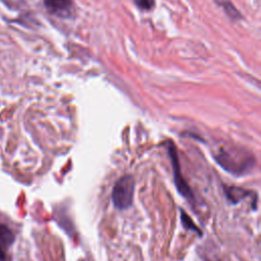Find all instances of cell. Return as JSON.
Segmentation results:
<instances>
[{
    "instance_id": "277c9868",
    "label": "cell",
    "mask_w": 261,
    "mask_h": 261,
    "mask_svg": "<svg viewBox=\"0 0 261 261\" xmlns=\"http://www.w3.org/2000/svg\"><path fill=\"white\" fill-rule=\"evenodd\" d=\"M47 11L61 18L72 17L74 5L72 0H43Z\"/></svg>"
},
{
    "instance_id": "3957f363",
    "label": "cell",
    "mask_w": 261,
    "mask_h": 261,
    "mask_svg": "<svg viewBox=\"0 0 261 261\" xmlns=\"http://www.w3.org/2000/svg\"><path fill=\"white\" fill-rule=\"evenodd\" d=\"M168 154L170 157L171 165H172V170H173V181L176 187L177 192L188 201H190L192 204L195 203V196L187 181L185 180L181 170H180V165L178 161V156L176 153V149L172 143L169 144L168 146Z\"/></svg>"
},
{
    "instance_id": "52a82bcc",
    "label": "cell",
    "mask_w": 261,
    "mask_h": 261,
    "mask_svg": "<svg viewBox=\"0 0 261 261\" xmlns=\"http://www.w3.org/2000/svg\"><path fill=\"white\" fill-rule=\"evenodd\" d=\"M179 211H180V222H181L182 226L185 227V229L192 230L194 232H197L199 236H202L201 229L194 223L193 219L185 212V210L180 208Z\"/></svg>"
},
{
    "instance_id": "8992f818",
    "label": "cell",
    "mask_w": 261,
    "mask_h": 261,
    "mask_svg": "<svg viewBox=\"0 0 261 261\" xmlns=\"http://www.w3.org/2000/svg\"><path fill=\"white\" fill-rule=\"evenodd\" d=\"M14 241V237L9 227L5 224H0V245L6 249Z\"/></svg>"
},
{
    "instance_id": "30bf717a",
    "label": "cell",
    "mask_w": 261,
    "mask_h": 261,
    "mask_svg": "<svg viewBox=\"0 0 261 261\" xmlns=\"http://www.w3.org/2000/svg\"><path fill=\"white\" fill-rule=\"evenodd\" d=\"M5 260V249L0 245V261Z\"/></svg>"
},
{
    "instance_id": "ba28073f",
    "label": "cell",
    "mask_w": 261,
    "mask_h": 261,
    "mask_svg": "<svg viewBox=\"0 0 261 261\" xmlns=\"http://www.w3.org/2000/svg\"><path fill=\"white\" fill-rule=\"evenodd\" d=\"M223 4V7H224V10L226 11V13L231 17V18H237V16L239 15V11L232 6V4L230 2H225V3H222Z\"/></svg>"
},
{
    "instance_id": "5b68a950",
    "label": "cell",
    "mask_w": 261,
    "mask_h": 261,
    "mask_svg": "<svg viewBox=\"0 0 261 261\" xmlns=\"http://www.w3.org/2000/svg\"><path fill=\"white\" fill-rule=\"evenodd\" d=\"M223 190L227 200L233 204L241 202L243 199H245L250 194H252L251 191H248L239 187H224Z\"/></svg>"
},
{
    "instance_id": "7a4b0ae2",
    "label": "cell",
    "mask_w": 261,
    "mask_h": 261,
    "mask_svg": "<svg viewBox=\"0 0 261 261\" xmlns=\"http://www.w3.org/2000/svg\"><path fill=\"white\" fill-rule=\"evenodd\" d=\"M135 194V179L133 175L121 176L113 186L111 200L113 206L118 210H125L133 205Z\"/></svg>"
},
{
    "instance_id": "9c48e42d",
    "label": "cell",
    "mask_w": 261,
    "mask_h": 261,
    "mask_svg": "<svg viewBox=\"0 0 261 261\" xmlns=\"http://www.w3.org/2000/svg\"><path fill=\"white\" fill-rule=\"evenodd\" d=\"M138 7L144 10H149L154 6V0H135Z\"/></svg>"
},
{
    "instance_id": "6da1fadb",
    "label": "cell",
    "mask_w": 261,
    "mask_h": 261,
    "mask_svg": "<svg viewBox=\"0 0 261 261\" xmlns=\"http://www.w3.org/2000/svg\"><path fill=\"white\" fill-rule=\"evenodd\" d=\"M217 163L233 174H244L254 166V157L244 151L220 149L214 156Z\"/></svg>"
},
{
    "instance_id": "8fae6325",
    "label": "cell",
    "mask_w": 261,
    "mask_h": 261,
    "mask_svg": "<svg viewBox=\"0 0 261 261\" xmlns=\"http://www.w3.org/2000/svg\"><path fill=\"white\" fill-rule=\"evenodd\" d=\"M205 261H210V260H208V259H205Z\"/></svg>"
}]
</instances>
